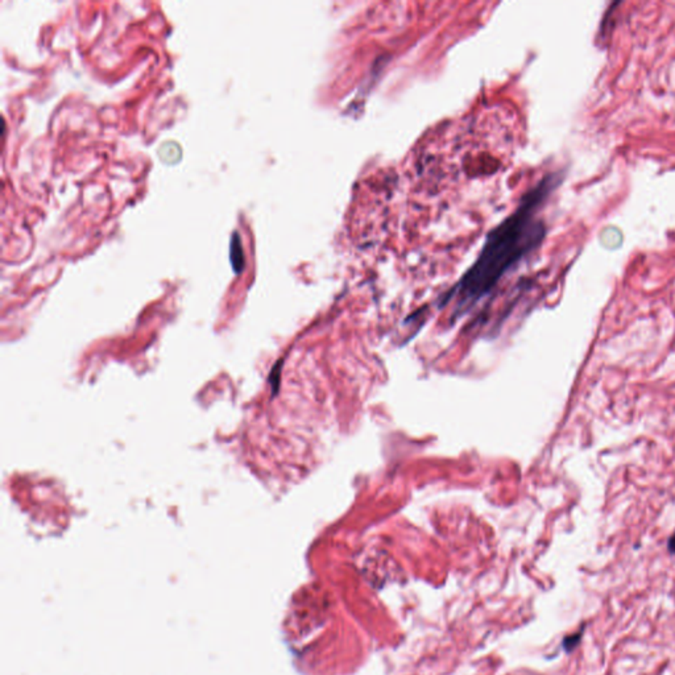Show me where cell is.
<instances>
[{"mask_svg":"<svg viewBox=\"0 0 675 675\" xmlns=\"http://www.w3.org/2000/svg\"><path fill=\"white\" fill-rule=\"evenodd\" d=\"M558 178L547 176L527 193L516 211L488 235L475 263L451 289L443 305L455 301V312H463L494 290L502 276L544 240V220L538 210L554 189Z\"/></svg>","mask_w":675,"mask_h":675,"instance_id":"obj_1","label":"cell"},{"mask_svg":"<svg viewBox=\"0 0 675 675\" xmlns=\"http://www.w3.org/2000/svg\"><path fill=\"white\" fill-rule=\"evenodd\" d=\"M669 550H670L673 554H675V532L674 534L670 537V539H669Z\"/></svg>","mask_w":675,"mask_h":675,"instance_id":"obj_3","label":"cell"},{"mask_svg":"<svg viewBox=\"0 0 675 675\" xmlns=\"http://www.w3.org/2000/svg\"><path fill=\"white\" fill-rule=\"evenodd\" d=\"M230 259L234 268L235 273H240L244 267H245V256H244V250H243L240 236L238 233H234L231 236V243H230Z\"/></svg>","mask_w":675,"mask_h":675,"instance_id":"obj_2","label":"cell"}]
</instances>
